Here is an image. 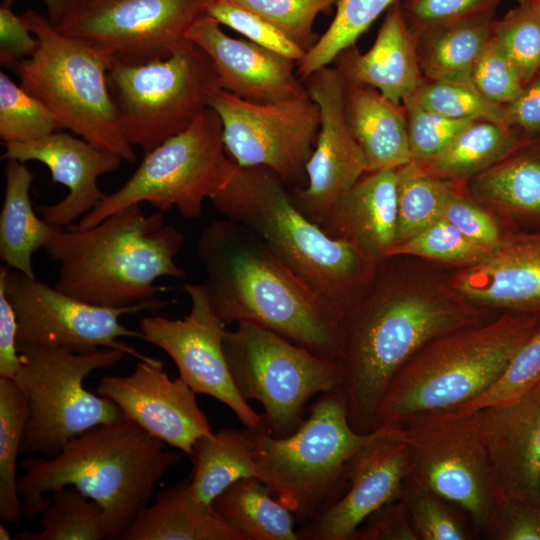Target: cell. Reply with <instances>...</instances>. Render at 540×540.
Here are the masks:
<instances>
[{"label":"cell","mask_w":540,"mask_h":540,"mask_svg":"<svg viewBox=\"0 0 540 540\" xmlns=\"http://www.w3.org/2000/svg\"><path fill=\"white\" fill-rule=\"evenodd\" d=\"M489 319L451 285L382 268L380 261L370 287L341 320L340 388L351 426L373 430L392 379L427 343Z\"/></svg>","instance_id":"cell-1"},{"label":"cell","mask_w":540,"mask_h":540,"mask_svg":"<svg viewBox=\"0 0 540 540\" xmlns=\"http://www.w3.org/2000/svg\"><path fill=\"white\" fill-rule=\"evenodd\" d=\"M211 308L227 325L253 322L324 358L339 360L342 314L246 226L212 221L196 247Z\"/></svg>","instance_id":"cell-2"},{"label":"cell","mask_w":540,"mask_h":540,"mask_svg":"<svg viewBox=\"0 0 540 540\" xmlns=\"http://www.w3.org/2000/svg\"><path fill=\"white\" fill-rule=\"evenodd\" d=\"M167 447L123 415L72 438L55 457H28L18 477L23 514L43 512L48 493L71 486L103 509L107 539H120L160 479L182 461L184 453Z\"/></svg>","instance_id":"cell-3"},{"label":"cell","mask_w":540,"mask_h":540,"mask_svg":"<svg viewBox=\"0 0 540 540\" xmlns=\"http://www.w3.org/2000/svg\"><path fill=\"white\" fill-rule=\"evenodd\" d=\"M183 240L161 211L147 215L136 204L89 228L57 229L43 249L59 263L58 290L115 308L164 302L158 293L166 288L154 282L186 276L175 263Z\"/></svg>","instance_id":"cell-4"},{"label":"cell","mask_w":540,"mask_h":540,"mask_svg":"<svg viewBox=\"0 0 540 540\" xmlns=\"http://www.w3.org/2000/svg\"><path fill=\"white\" fill-rule=\"evenodd\" d=\"M285 185L269 168L237 164L227 185L210 201L224 218L253 231L343 316L368 290L379 262L328 236L295 206Z\"/></svg>","instance_id":"cell-5"},{"label":"cell","mask_w":540,"mask_h":540,"mask_svg":"<svg viewBox=\"0 0 540 540\" xmlns=\"http://www.w3.org/2000/svg\"><path fill=\"white\" fill-rule=\"evenodd\" d=\"M246 431L257 478L302 524L345 493L351 463L359 452L379 440H406L400 423L357 432L350 424L340 387L321 394L297 430L286 437L273 436L264 416L256 428Z\"/></svg>","instance_id":"cell-6"},{"label":"cell","mask_w":540,"mask_h":540,"mask_svg":"<svg viewBox=\"0 0 540 540\" xmlns=\"http://www.w3.org/2000/svg\"><path fill=\"white\" fill-rule=\"evenodd\" d=\"M540 328V313L504 312L433 339L395 375L373 429L412 415L458 407L489 389Z\"/></svg>","instance_id":"cell-7"},{"label":"cell","mask_w":540,"mask_h":540,"mask_svg":"<svg viewBox=\"0 0 540 540\" xmlns=\"http://www.w3.org/2000/svg\"><path fill=\"white\" fill-rule=\"evenodd\" d=\"M21 16L38 44L13 66L20 86L54 115L61 128L134 162V147L122 133L107 82L114 58L59 33L48 18L32 9Z\"/></svg>","instance_id":"cell-8"},{"label":"cell","mask_w":540,"mask_h":540,"mask_svg":"<svg viewBox=\"0 0 540 540\" xmlns=\"http://www.w3.org/2000/svg\"><path fill=\"white\" fill-rule=\"evenodd\" d=\"M20 366L14 381L28 409L21 452L55 457L72 438L123 416L110 399L92 393L84 380L94 371L118 364L125 352L99 348L74 352L19 341Z\"/></svg>","instance_id":"cell-9"},{"label":"cell","mask_w":540,"mask_h":540,"mask_svg":"<svg viewBox=\"0 0 540 540\" xmlns=\"http://www.w3.org/2000/svg\"><path fill=\"white\" fill-rule=\"evenodd\" d=\"M236 167L225 148L221 119L207 107L186 130L145 154L123 186L105 195L77 227L89 228L143 202L161 212L176 208L184 218H198L204 200L227 185Z\"/></svg>","instance_id":"cell-10"},{"label":"cell","mask_w":540,"mask_h":540,"mask_svg":"<svg viewBox=\"0 0 540 540\" xmlns=\"http://www.w3.org/2000/svg\"><path fill=\"white\" fill-rule=\"evenodd\" d=\"M107 82L124 137L144 154L186 130L220 89L212 60L188 39L163 59L128 64L114 58Z\"/></svg>","instance_id":"cell-11"},{"label":"cell","mask_w":540,"mask_h":540,"mask_svg":"<svg viewBox=\"0 0 540 540\" xmlns=\"http://www.w3.org/2000/svg\"><path fill=\"white\" fill-rule=\"evenodd\" d=\"M225 332L223 347L236 389L264 408L268 431L282 438L305 419L308 401L341 385L337 359L321 357L253 322Z\"/></svg>","instance_id":"cell-12"},{"label":"cell","mask_w":540,"mask_h":540,"mask_svg":"<svg viewBox=\"0 0 540 540\" xmlns=\"http://www.w3.org/2000/svg\"><path fill=\"white\" fill-rule=\"evenodd\" d=\"M400 424L409 447V476L460 507L485 531L499 499L475 412L433 410Z\"/></svg>","instance_id":"cell-13"},{"label":"cell","mask_w":540,"mask_h":540,"mask_svg":"<svg viewBox=\"0 0 540 540\" xmlns=\"http://www.w3.org/2000/svg\"><path fill=\"white\" fill-rule=\"evenodd\" d=\"M208 106L223 125L226 151L239 166H263L285 184L299 183L313 153L320 110L307 90L272 103H255L217 89Z\"/></svg>","instance_id":"cell-14"},{"label":"cell","mask_w":540,"mask_h":540,"mask_svg":"<svg viewBox=\"0 0 540 540\" xmlns=\"http://www.w3.org/2000/svg\"><path fill=\"white\" fill-rule=\"evenodd\" d=\"M9 269L6 265L1 267L0 287L16 314L18 342H34L74 352L114 348L138 360L149 358L119 340L121 337L142 339L141 332L122 325L120 317L144 311L156 312L166 305L165 301L115 308L93 305L37 278Z\"/></svg>","instance_id":"cell-15"},{"label":"cell","mask_w":540,"mask_h":540,"mask_svg":"<svg viewBox=\"0 0 540 540\" xmlns=\"http://www.w3.org/2000/svg\"><path fill=\"white\" fill-rule=\"evenodd\" d=\"M214 0H76L54 26L128 64L170 56Z\"/></svg>","instance_id":"cell-16"},{"label":"cell","mask_w":540,"mask_h":540,"mask_svg":"<svg viewBox=\"0 0 540 540\" xmlns=\"http://www.w3.org/2000/svg\"><path fill=\"white\" fill-rule=\"evenodd\" d=\"M183 290L190 298L189 314L183 319L142 318V340L166 352L177 366L179 378L196 393L215 398L246 428H256L263 414H258L235 387L223 347L226 324L211 308L203 283H186Z\"/></svg>","instance_id":"cell-17"},{"label":"cell","mask_w":540,"mask_h":540,"mask_svg":"<svg viewBox=\"0 0 540 540\" xmlns=\"http://www.w3.org/2000/svg\"><path fill=\"white\" fill-rule=\"evenodd\" d=\"M304 84L319 107L320 129L306 165L307 185L290 196L295 206L320 226L337 200L366 173V165L349 123L347 86L339 71L323 67Z\"/></svg>","instance_id":"cell-18"},{"label":"cell","mask_w":540,"mask_h":540,"mask_svg":"<svg viewBox=\"0 0 540 540\" xmlns=\"http://www.w3.org/2000/svg\"><path fill=\"white\" fill-rule=\"evenodd\" d=\"M156 358L138 360L128 375L100 379L96 393L113 401L123 415L147 433L185 455L213 431L196 401V392L181 378L171 379Z\"/></svg>","instance_id":"cell-19"},{"label":"cell","mask_w":540,"mask_h":540,"mask_svg":"<svg viewBox=\"0 0 540 540\" xmlns=\"http://www.w3.org/2000/svg\"><path fill=\"white\" fill-rule=\"evenodd\" d=\"M409 463L403 438L379 440L364 448L351 463L345 493L297 528L298 540H350L371 514L400 498Z\"/></svg>","instance_id":"cell-20"},{"label":"cell","mask_w":540,"mask_h":540,"mask_svg":"<svg viewBox=\"0 0 540 540\" xmlns=\"http://www.w3.org/2000/svg\"><path fill=\"white\" fill-rule=\"evenodd\" d=\"M473 412L499 501L540 506V383L514 401Z\"/></svg>","instance_id":"cell-21"},{"label":"cell","mask_w":540,"mask_h":540,"mask_svg":"<svg viewBox=\"0 0 540 540\" xmlns=\"http://www.w3.org/2000/svg\"><path fill=\"white\" fill-rule=\"evenodd\" d=\"M3 145L2 159L41 162L49 168L53 182L68 188V194L60 202L36 207L41 218L56 229L71 224L97 206L105 196L98 187V178L116 170L123 161L114 152L63 132Z\"/></svg>","instance_id":"cell-22"},{"label":"cell","mask_w":540,"mask_h":540,"mask_svg":"<svg viewBox=\"0 0 540 540\" xmlns=\"http://www.w3.org/2000/svg\"><path fill=\"white\" fill-rule=\"evenodd\" d=\"M186 38L212 60L220 89L255 103L281 101L306 91L297 76V62L250 40L228 36L206 14L187 31Z\"/></svg>","instance_id":"cell-23"},{"label":"cell","mask_w":540,"mask_h":540,"mask_svg":"<svg viewBox=\"0 0 540 540\" xmlns=\"http://www.w3.org/2000/svg\"><path fill=\"white\" fill-rule=\"evenodd\" d=\"M451 286L470 303L505 312L540 313V233L508 234Z\"/></svg>","instance_id":"cell-24"},{"label":"cell","mask_w":540,"mask_h":540,"mask_svg":"<svg viewBox=\"0 0 540 540\" xmlns=\"http://www.w3.org/2000/svg\"><path fill=\"white\" fill-rule=\"evenodd\" d=\"M332 63L345 81L370 86L397 104L413 95L425 79L416 36L405 20L400 0L387 9L368 51L360 53L353 45L340 52Z\"/></svg>","instance_id":"cell-25"},{"label":"cell","mask_w":540,"mask_h":540,"mask_svg":"<svg viewBox=\"0 0 540 540\" xmlns=\"http://www.w3.org/2000/svg\"><path fill=\"white\" fill-rule=\"evenodd\" d=\"M396 170L366 172L337 200L320 227L375 262L387 258L397 235Z\"/></svg>","instance_id":"cell-26"},{"label":"cell","mask_w":540,"mask_h":540,"mask_svg":"<svg viewBox=\"0 0 540 540\" xmlns=\"http://www.w3.org/2000/svg\"><path fill=\"white\" fill-rule=\"evenodd\" d=\"M346 86L347 115L366 172L396 170L412 161L403 105L370 86L347 81Z\"/></svg>","instance_id":"cell-27"},{"label":"cell","mask_w":540,"mask_h":540,"mask_svg":"<svg viewBox=\"0 0 540 540\" xmlns=\"http://www.w3.org/2000/svg\"><path fill=\"white\" fill-rule=\"evenodd\" d=\"M119 540H245L198 501L190 479L162 489L136 515Z\"/></svg>","instance_id":"cell-28"},{"label":"cell","mask_w":540,"mask_h":540,"mask_svg":"<svg viewBox=\"0 0 540 540\" xmlns=\"http://www.w3.org/2000/svg\"><path fill=\"white\" fill-rule=\"evenodd\" d=\"M34 174L24 162L8 159L0 212V257L10 269L36 278L32 255L44 248L57 230L38 217L30 199Z\"/></svg>","instance_id":"cell-29"},{"label":"cell","mask_w":540,"mask_h":540,"mask_svg":"<svg viewBox=\"0 0 540 540\" xmlns=\"http://www.w3.org/2000/svg\"><path fill=\"white\" fill-rule=\"evenodd\" d=\"M496 13L443 26L416 36L424 78L472 85V73L494 36Z\"/></svg>","instance_id":"cell-30"},{"label":"cell","mask_w":540,"mask_h":540,"mask_svg":"<svg viewBox=\"0 0 540 540\" xmlns=\"http://www.w3.org/2000/svg\"><path fill=\"white\" fill-rule=\"evenodd\" d=\"M211 507L245 540H298L295 516L257 477L236 481L213 500Z\"/></svg>","instance_id":"cell-31"},{"label":"cell","mask_w":540,"mask_h":540,"mask_svg":"<svg viewBox=\"0 0 540 540\" xmlns=\"http://www.w3.org/2000/svg\"><path fill=\"white\" fill-rule=\"evenodd\" d=\"M190 458L193 464L191 490L195 498L208 507L236 481L257 477L246 429H222L200 437Z\"/></svg>","instance_id":"cell-32"},{"label":"cell","mask_w":540,"mask_h":540,"mask_svg":"<svg viewBox=\"0 0 540 540\" xmlns=\"http://www.w3.org/2000/svg\"><path fill=\"white\" fill-rule=\"evenodd\" d=\"M527 142L510 127L477 120L464 128L442 153L420 164L447 180L474 178L513 155Z\"/></svg>","instance_id":"cell-33"},{"label":"cell","mask_w":540,"mask_h":540,"mask_svg":"<svg viewBox=\"0 0 540 540\" xmlns=\"http://www.w3.org/2000/svg\"><path fill=\"white\" fill-rule=\"evenodd\" d=\"M519 150L475 176L472 189L478 198L502 212L537 219L540 218V151L518 153Z\"/></svg>","instance_id":"cell-34"},{"label":"cell","mask_w":540,"mask_h":540,"mask_svg":"<svg viewBox=\"0 0 540 540\" xmlns=\"http://www.w3.org/2000/svg\"><path fill=\"white\" fill-rule=\"evenodd\" d=\"M28 417L25 396L13 379L0 377V519L4 524L22 521L16 465Z\"/></svg>","instance_id":"cell-35"},{"label":"cell","mask_w":540,"mask_h":540,"mask_svg":"<svg viewBox=\"0 0 540 540\" xmlns=\"http://www.w3.org/2000/svg\"><path fill=\"white\" fill-rule=\"evenodd\" d=\"M396 175L397 235L394 245L438 220L450 191L455 187L451 180L431 173L413 160L398 168Z\"/></svg>","instance_id":"cell-36"},{"label":"cell","mask_w":540,"mask_h":540,"mask_svg":"<svg viewBox=\"0 0 540 540\" xmlns=\"http://www.w3.org/2000/svg\"><path fill=\"white\" fill-rule=\"evenodd\" d=\"M51 501L43 510L41 530L20 532L21 540H102L107 539L103 509L71 486L50 492Z\"/></svg>","instance_id":"cell-37"},{"label":"cell","mask_w":540,"mask_h":540,"mask_svg":"<svg viewBox=\"0 0 540 540\" xmlns=\"http://www.w3.org/2000/svg\"><path fill=\"white\" fill-rule=\"evenodd\" d=\"M399 0H336V13L328 29L297 63L296 73L305 81L317 70L329 66L336 56L355 45L381 13Z\"/></svg>","instance_id":"cell-38"},{"label":"cell","mask_w":540,"mask_h":540,"mask_svg":"<svg viewBox=\"0 0 540 540\" xmlns=\"http://www.w3.org/2000/svg\"><path fill=\"white\" fill-rule=\"evenodd\" d=\"M494 37L514 66L523 84L540 72V4L521 3L497 19Z\"/></svg>","instance_id":"cell-39"},{"label":"cell","mask_w":540,"mask_h":540,"mask_svg":"<svg viewBox=\"0 0 540 540\" xmlns=\"http://www.w3.org/2000/svg\"><path fill=\"white\" fill-rule=\"evenodd\" d=\"M60 127L35 97L0 72V137L3 144L22 143L49 135Z\"/></svg>","instance_id":"cell-40"},{"label":"cell","mask_w":540,"mask_h":540,"mask_svg":"<svg viewBox=\"0 0 540 540\" xmlns=\"http://www.w3.org/2000/svg\"><path fill=\"white\" fill-rule=\"evenodd\" d=\"M492 250L471 241L440 217L423 231L394 245L387 258L416 256L464 268L480 262Z\"/></svg>","instance_id":"cell-41"},{"label":"cell","mask_w":540,"mask_h":540,"mask_svg":"<svg viewBox=\"0 0 540 540\" xmlns=\"http://www.w3.org/2000/svg\"><path fill=\"white\" fill-rule=\"evenodd\" d=\"M410 97L448 118L490 121L510 127L505 106L488 100L473 85L424 79Z\"/></svg>","instance_id":"cell-42"},{"label":"cell","mask_w":540,"mask_h":540,"mask_svg":"<svg viewBox=\"0 0 540 540\" xmlns=\"http://www.w3.org/2000/svg\"><path fill=\"white\" fill-rule=\"evenodd\" d=\"M400 499L404 502L419 540H468L472 534L445 499L418 484L410 476Z\"/></svg>","instance_id":"cell-43"},{"label":"cell","mask_w":540,"mask_h":540,"mask_svg":"<svg viewBox=\"0 0 540 540\" xmlns=\"http://www.w3.org/2000/svg\"><path fill=\"white\" fill-rule=\"evenodd\" d=\"M247 9L264 18L306 52L318 41L313 30L320 13L329 14L336 0H214Z\"/></svg>","instance_id":"cell-44"},{"label":"cell","mask_w":540,"mask_h":540,"mask_svg":"<svg viewBox=\"0 0 540 540\" xmlns=\"http://www.w3.org/2000/svg\"><path fill=\"white\" fill-rule=\"evenodd\" d=\"M540 383V328L519 348L503 374L477 398L458 406L476 411L514 401Z\"/></svg>","instance_id":"cell-45"},{"label":"cell","mask_w":540,"mask_h":540,"mask_svg":"<svg viewBox=\"0 0 540 540\" xmlns=\"http://www.w3.org/2000/svg\"><path fill=\"white\" fill-rule=\"evenodd\" d=\"M405 110L412 160L425 163L442 153L470 123L477 120L452 119L427 109L412 97Z\"/></svg>","instance_id":"cell-46"},{"label":"cell","mask_w":540,"mask_h":540,"mask_svg":"<svg viewBox=\"0 0 540 540\" xmlns=\"http://www.w3.org/2000/svg\"><path fill=\"white\" fill-rule=\"evenodd\" d=\"M208 15L221 25H225L248 40L273 52L300 62L306 51L293 42L281 30L259 15L242 7L221 1H214Z\"/></svg>","instance_id":"cell-47"},{"label":"cell","mask_w":540,"mask_h":540,"mask_svg":"<svg viewBox=\"0 0 540 540\" xmlns=\"http://www.w3.org/2000/svg\"><path fill=\"white\" fill-rule=\"evenodd\" d=\"M501 0H400L415 35L495 12Z\"/></svg>","instance_id":"cell-48"},{"label":"cell","mask_w":540,"mask_h":540,"mask_svg":"<svg viewBox=\"0 0 540 540\" xmlns=\"http://www.w3.org/2000/svg\"><path fill=\"white\" fill-rule=\"evenodd\" d=\"M471 82L485 98L504 106L525 86L494 36L477 61Z\"/></svg>","instance_id":"cell-49"},{"label":"cell","mask_w":540,"mask_h":540,"mask_svg":"<svg viewBox=\"0 0 540 540\" xmlns=\"http://www.w3.org/2000/svg\"><path fill=\"white\" fill-rule=\"evenodd\" d=\"M441 217L468 239L489 249H494L505 236L498 222L487 210L461 194L455 187L444 203Z\"/></svg>","instance_id":"cell-50"},{"label":"cell","mask_w":540,"mask_h":540,"mask_svg":"<svg viewBox=\"0 0 540 540\" xmlns=\"http://www.w3.org/2000/svg\"><path fill=\"white\" fill-rule=\"evenodd\" d=\"M484 532L495 540H540V506L500 500Z\"/></svg>","instance_id":"cell-51"},{"label":"cell","mask_w":540,"mask_h":540,"mask_svg":"<svg viewBox=\"0 0 540 540\" xmlns=\"http://www.w3.org/2000/svg\"><path fill=\"white\" fill-rule=\"evenodd\" d=\"M350 540H419L404 502L399 498L371 514Z\"/></svg>","instance_id":"cell-52"},{"label":"cell","mask_w":540,"mask_h":540,"mask_svg":"<svg viewBox=\"0 0 540 540\" xmlns=\"http://www.w3.org/2000/svg\"><path fill=\"white\" fill-rule=\"evenodd\" d=\"M38 44L36 36L27 26L22 16L12 10V6H0V62L13 67L17 62L29 57Z\"/></svg>","instance_id":"cell-53"},{"label":"cell","mask_w":540,"mask_h":540,"mask_svg":"<svg viewBox=\"0 0 540 540\" xmlns=\"http://www.w3.org/2000/svg\"><path fill=\"white\" fill-rule=\"evenodd\" d=\"M508 125L530 136L540 135V72L527 83L521 93L505 105Z\"/></svg>","instance_id":"cell-54"},{"label":"cell","mask_w":540,"mask_h":540,"mask_svg":"<svg viewBox=\"0 0 540 540\" xmlns=\"http://www.w3.org/2000/svg\"><path fill=\"white\" fill-rule=\"evenodd\" d=\"M20 366L15 311L0 287V377L14 379Z\"/></svg>","instance_id":"cell-55"},{"label":"cell","mask_w":540,"mask_h":540,"mask_svg":"<svg viewBox=\"0 0 540 540\" xmlns=\"http://www.w3.org/2000/svg\"><path fill=\"white\" fill-rule=\"evenodd\" d=\"M15 0H2V4L12 6ZM48 11V19L53 26H57L76 0H42Z\"/></svg>","instance_id":"cell-56"},{"label":"cell","mask_w":540,"mask_h":540,"mask_svg":"<svg viewBox=\"0 0 540 540\" xmlns=\"http://www.w3.org/2000/svg\"><path fill=\"white\" fill-rule=\"evenodd\" d=\"M11 534L9 530L3 525V522L0 524V539L1 540H9L11 539Z\"/></svg>","instance_id":"cell-57"},{"label":"cell","mask_w":540,"mask_h":540,"mask_svg":"<svg viewBox=\"0 0 540 540\" xmlns=\"http://www.w3.org/2000/svg\"><path fill=\"white\" fill-rule=\"evenodd\" d=\"M517 1L519 2V4H521V3L529 2L531 0H517Z\"/></svg>","instance_id":"cell-58"},{"label":"cell","mask_w":540,"mask_h":540,"mask_svg":"<svg viewBox=\"0 0 540 540\" xmlns=\"http://www.w3.org/2000/svg\"><path fill=\"white\" fill-rule=\"evenodd\" d=\"M537 2L540 4V0H537Z\"/></svg>","instance_id":"cell-59"}]
</instances>
